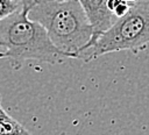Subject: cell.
Masks as SVG:
<instances>
[{"mask_svg":"<svg viewBox=\"0 0 149 135\" xmlns=\"http://www.w3.org/2000/svg\"><path fill=\"white\" fill-rule=\"evenodd\" d=\"M35 0H26L21 8L0 20V58L9 61L13 70H20L26 61L61 64L73 59L50 41L45 29L28 17Z\"/></svg>","mask_w":149,"mask_h":135,"instance_id":"1","label":"cell"},{"mask_svg":"<svg viewBox=\"0 0 149 135\" xmlns=\"http://www.w3.org/2000/svg\"><path fill=\"white\" fill-rule=\"evenodd\" d=\"M28 17L40 23L52 44L73 59L92 36V27L78 0L34 1Z\"/></svg>","mask_w":149,"mask_h":135,"instance_id":"2","label":"cell"},{"mask_svg":"<svg viewBox=\"0 0 149 135\" xmlns=\"http://www.w3.org/2000/svg\"><path fill=\"white\" fill-rule=\"evenodd\" d=\"M149 43V2L137 0L130 5L129 10L116 17L88 48L83 50L78 59L91 62L102 55L130 50L139 51Z\"/></svg>","mask_w":149,"mask_h":135,"instance_id":"3","label":"cell"},{"mask_svg":"<svg viewBox=\"0 0 149 135\" xmlns=\"http://www.w3.org/2000/svg\"><path fill=\"white\" fill-rule=\"evenodd\" d=\"M92 27V36L83 50L88 48L115 21V16L107 7V0H78ZM81 50V51H83ZM80 51V52H81ZM79 52V54H80ZM79 56V55H78Z\"/></svg>","mask_w":149,"mask_h":135,"instance_id":"4","label":"cell"},{"mask_svg":"<svg viewBox=\"0 0 149 135\" xmlns=\"http://www.w3.org/2000/svg\"><path fill=\"white\" fill-rule=\"evenodd\" d=\"M28 133L17 121L9 116L2 108H0V134H21Z\"/></svg>","mask_w":149,"mask_h":135,"instance_id":"5","label":"cell"},{"mask_svg":"<svg viewBox=\"0 0 149 135\" xmlns=\"http://www.w3.org/2000/svg\"><path fill=\"white\" fill-rule=\"evenodd\" d=\"M21 6L22 3L15 0H0V20L16 12L21 8Z\"/></svg>","mask_w":149,"mask_h":135,"instance_id":"6","label":"cell"},{"mask_svg":"<svg viewBox=\"0 0 149 135\" xmlns=\"http://www.w3.org/2000/svg\"><path fill=\"white\" fill-rule=\"evenodd\" d=\"M126 1H128L129 3H134V2H136L137 0H126Z\"/></svg>","mask_w":149,"mask_h":135,"instance_id":"7","label":"cell"},{"mask_svg":"<svg viewBox=\"0 0 149 135\" xmlns=\"http://www.w3.org/2000/svg\"><path fill=\"white\" fill-rule=\"evenodd\" d=\"M15 1H17V2H21V3H23L26 0H15Z\"/></svg>","mask_w":149,"mask_h":135,"instance_id":"8","label":"cell"},{"mask_svg":"<svg viewBox=\"0 0 149 135\" xmlns=\"http://www.w3.org/2000/svg\"><path fill=\"white\" fill-rule=\"evenodd\" d=\"M35 1H50V0H35Z\"/></svg>","mask_w":149,"mask_h":135,"instance_id":"9","label":"cell"},{"mask_svg":"<svg viewBox=\"0 0 149 135\" xmlns=\"http://www.w3.org/2000/svg\"><path fill=\"white\" fill-rule=\"evenodd\" d=\"M0 108H2V107H1V97H0Z\"/></svg>","mask_w":149,"mask_h":135,"instance_id":"10","label":"cell"},{"mask_svg":"<svg viewBox=\"0 0 149 135\" xmlns=\"http://www.w3.org/2000/svg\"><path fill=\"white\" fill-rule=\"evenodd\" d=\"M148 2H149V0H148Z\"/></svg>","mask_w":149,"mask_h":135,"instance_id":"11","label":"cell"}]
</instances>
